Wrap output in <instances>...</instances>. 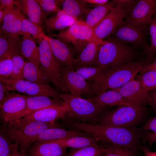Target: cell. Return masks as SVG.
<instances>
[{
	"instance_id": "15",
	"label": "cell",
	"mask_w": 156,
	"mask_h": 156,
	"mask_svg": "<svg viewBox=\"0 0 156 156\" xmlns=\"http://www.w3.org/2000/svg\"><path fill=\"white\" fill-rule=\"evenodd\" d=\"M67 112L65 106L48 107L12 121L11 123L14 125L21 126L32 122H54L59 119L64 118Z\"/></svg>"
},
{
	"instance_id": "27",
	"label": "cell",
	"mask_w": 156,
	"mask_h": 156,
	"mask_svg": "<svg viewBox=\"0 0 156 156\" xmlns=\"http://www.w3.org/2000/svg\"><path fill=\"white\" fill-rule=\"evenodd\" d=\"M103 42L89 43L76 58L74 68L96 66L99 47Z\"/></svg>"
},
{
	"instance_id": "49",
	"label": "cell",
	"mask_w": 156,
	"mask_h": 156,
	"mask_svg": "<svg viewBox=\"0 0 156 156\" xmlns=\"http://www.w3.org/2000/svg\"><path fill=\"white\" fill-rule=\"evenodd\" d=\"M5 14V13L4 11L3 8L0 7V23H3V19L4 16Z\"/></svg>"
},
{
	"instance_id": "30",
	"label": "cell",
	"mask_w": 156,
	"mask_h": 156,
	"mask_svg": "<svg viewBox=\"0 0 156 156\" xmlns=\"http://www.w3.org/2000/svg\"><path fill=\"white\" fill-rule=\"evenodd\" d=\"M23 79L34 83L48 85L50 80L40 66L28 61H26L23 74Z\"/></svg>"
},
{
	"instance_id": "17",
	"label": "cell",
	"mask_w": 156,
	"mask_h": 156,
	"mask_svg": "<svg viewBox=\"0 0 156 156\" xmlns=\"http://www.w3.org/2000/svg\"><path fill=\"white\" fill-rule=\"evenodd\" d=\"M115 90L125 99L134 104L140 106L149 104L148 91L144 90L134 79Z\"/></svg>"
},
{
	"instance_id": "20",
	"label": "cell",
	"mask_w": 156,
	"mask_h": 156,
	"mask_svg": "<svg viewBox=\"0 0 156 156\" xmlns=\"http://www.w3.org/2000/svg\"><path fill=\"white\" fill-rule=\"evenodd\" d=\"M66 149L55 142L38 141L31 144L26 154L27 156H63Z\"/></svg>"
},
{
	"instance_id": "37",
	"label": "cell",
	"mask_w": 156,
	"mask_h": 156,
	"mask_svg": "<svg viewBox=\"0 0 156 156\" xmlns=\"http://www.w3.org/2000/svg\"><path fill=\"white\" fill-rule=\"evenodd\" d=\"M23 56L16 55L11 58L13 67L10 79L16 80L23 79V72L26 62Z\"/></svg>"
},
{
	"instance_id": "12",
	"label": "cell",
	"mask_w": 156,
	"mask_h": 156,
	"mask_svg": "<svg viewBox=\"0 0 156 156\" xmlns=\"http://www.w3.org/2000/svg\"><path fill=\"white\" fill-rule=\"evenodd\" d=\"M2 82L9 91H16L29 96H45L60 98L61 94L49 85L34 83L23 79H9Z\"/></svg>"
},
{
	"instance_id": "42",
	"label": "cell",
	"mask_w": 156,
	"mask_h": 156,
	"mask_svg": "<svg viewBox=\"0 0 156 156\" xmlns=\"http://www.w3.org/2000/svg\"><path fill=\"white\" fill-rule=\"evenodd\" d=\"M10 144L1 129L0 132V156H10Z\"/></svg>"
},
{
	"instance_id": "23",
	"label": "cell",
	"mask_w": 156,
	"mask_h": 156,
	"mask_svg": "<svg viewBox=\"0 0 156 156\" xmlns=\"http://www.w3.org/2000/svg\"><path fill=\"white\" fill-rule=\"evenodd\" d=\"M78 21L61 10L55 15L47 18L41 27L48 32L55 31H61L70 27Z\"/></svg>"
},
{
	"instance_id": "14",
	"label": "cell",
	"mask_w": 156,
	"mask_h": 156,
	"mask_svg": "<svg viewBox=\"0 0 156 156\" xmlns=\"http://www.w3.org/2000/svg\"><path fill=\"white\" fill-rule=\"evenodd\" d=\"M145 33L125 21L115 30L112 37L127 44H131L135 49L140 48L147 55L150 46L147 44Z\"/></svg>"
},
{
	"instance_id": "26",
	"label": "cell",
	"mask_w": 156,
	"mask_h": 156,
	"mask_svg": "<svg viewBox=\"0 0 156 156\" xmlns=\"http://www.w3.org/2000/svg\"><path fill=\"white\" fill-rule=\"evenodd\" d=\"M18 1L19 9L28 19L36 24L42 26L47 15L43 12L36 0H20Z\"/></svg>"
},
{
	"instance_id": "8",
	"label": "cell",
	"mask_w": 156,
	"mask_h": 156,
	"mask_svg": "<svg viewBox=\"0 0 156 156\" xmlns=\"http://www.w3.org/2000/svg\"><path fill=\"white\" fill-rule=\"evenodd\" d=\"M47 36L37 41L39 44L40 65L49 77L51 82L59 92L67 93L68 90L62 84L61 72L64 67L56 59L51 51Z\"/></svg>"
},
{
	"instance_id": "29",
	"label": "cell",
	"mask_w": 156,
	"mask_h": 156,
	"mask_svg": "<svg viewBox=\"0 0 156 156\" xmlns=\"http://www.w3.org/2000/svg\"><path fill=\"white\" fill-rule=\"evenodd\" d=\"M61 5L63 10L78 21H84L92 9L82 0H62Z\"/></svg>"
},
{
	"instance_id": "28",
	"label": "cell",
	"mask_w": 156,
	"mask_h": 156,
	"mask_svg": "<svg viewBox=\"0 0 156 156\" xmlns=\"http://www.w3.org/2000/svg\"><path fill=\"white\" fill-rule=\"evenodd\" d=\"M118 4L117 0L109 1L105 4L92 9L85 18L84 22L93 29L105 19L110 10Z\"/></svg>"
},
{
	"instance_id": "25",
	"label": "cell",
	"mask_w": 156,
	"mask_h": 156,
	"mask_svg": "<svg viewBox=\"0 0 156 156\" xmlns=\"http://www.w3.org/2000/svg\"><path fill=\"white\" fill-rule=\"evenodd\" d=\"M75 69L77 73L94 87L96 94L101 92L104 76L101 68L95 66L80 67Z\"/></svg>"
},
{
	"instance_id": "32",
	"label": "cell",
	"mask_w": 156,
	"mask_h": 156,
	"mask_svg": "<svg viewBox=\"0 0 156 156\" xmlns=\"http://www.w3.org/2000/svg\"><path fill=\"white\" fill-rule=\"evenodd\" d=\"M19 35L22 36L23 38L29 39L35 41L46 36L41 26L34 23L25 16L22 21Z\"/></svg>"
},
{
	"instance_id": "47",
	"label": "cell",
	"mask_w": 156,
	"mask_h": 156,
	"mask_svg": "<svg viewBox=\"0 0 156 156\" xmlns=\"http://www.w3.org/2000/svg\"><path fill=\"white\" fill-rule=\"evenodd\" d=\"M89 6L94 7L105 4L109 1L108 0H82Z\"/></svg>"
},
{
	"instance_id": "41",
	"label": "cell",
	"mask_w": 156,
	"mask_h": 156,
	"mask_svg": "<svg viewBox=\"0 0 156 156\" xmlns=\"http://www.w3.org/2000/svg\"><path fill=\"white\" fill-rule=\"evenodd\" d=\"M42 10L47 15L49 14L56 13L60 10L58 7V4H61L62 0H36Z\"/></svg>"
},
{
	"instance_id": "16",
	"label": "cell",
	"mask_w": 156,
	"mask_h": 156,
	"mask_svg": "<svg viewBox=\"0 0 156 156\" xmlns=\"http://www.w3.org/2000/svg\"><path fill=\"white\" fill-rule=\"evenodd\" d=\"M51 51L56 59L61 64L74 68L76 55L74 46L58 38L47 37Z\"/></svg>"
},
{
	"instance_id": "3",
	"label": "cell",
	"mask_w": 156,
	"mask_h": 156,
	"mask_svg": "<svg viewBox=\"0 0 156 156\" xmlns=\"http://www.w3.org/2000/svg\"><path fill=\"white\" fill-rule=\"evenodd\" d=\"M147 110L144 106L122 105L100 115L98 124L124 128L133 127L144 118Z\"/></svg>"
},
{
	"instance_id": "6",
	"label": "cell",
	"mask_w": 156,
	"mask_h": 156,
	"mask_svg": "<svg viewBox=\"0 0 156 156\" xmlns=\"http://www.w3.org/2000/svg\"><path fill=\"white\" fill-rule=\"evenodd\" d=\"M146 64L145 59L141 58L125 65L103 69L104 79L101 92L108 89H115L122 86L134 79Z\"/></svg>"
},
{
	"instance_id": "39",
	"label": "cell",
	"mask_w": 156,
	"mask_h": 156,
	"mask_svg": "<svg viewBox=\"0 0 156 156\" xmlns=\"http://www.w3.org/2000/svg\"><path fill=\"white\" fill-rule=\"evenodd\" d=\"M13 67L11 58L0 59V81L4 82L10 79Z\"/></svg>"
},
{
	"instance_id": "45",
	"label": "cell",
	"mask_w": 156,
	"mask_h": 156,
	"mask_svg": "<svg viewBox=\"0 0 156 156\" xmlns=\"http://www.w3.org/2000/svg\"><path fill=\"white\" fill-rule=\"evenodd\" d=\"M149 104L156 111V89L148 91Z\"/></svg>"
},
{
	"instance_id": "9",
	"label": "cell",
	"mask_w": 156,
	"mask_h": 156,
	"mask_svg": "<svg viewBox=\"0 0 156 156\" xmlns=\"http://www.w3.org/2000/svg\"><path fill=\"white\" fill-rule=\"evenodd\" d=\"M156 15V0H135L128 7L125 21L146 32L149 22Z\"/></svg>"
},
{
	"instance_id": "4",
	"label": "cell",
	"mask_w": 156,
	"mask_h": 156,
	"mask_svg": "<svg viewBox=\"0 0 156 156\" xmlns=\"http://www.w3.org/2000/svg\"><path fill=\"white\" fill-rule=\"evenodd\" d=\"M55 122L45 123L32 122L18 126L4 125L2 129L5 135L11 143H16L22 153H26L31 145L32 139L39 133L50 128L61 127Z\"/></svg>"
},
{
	"instance_id": "38",
	"label": "cell",
	"mask_w": 156,
	"mask_h": 156,
	"mask_svg": "<svg viewBox=\"0 0 156 156\" xmlns=\"http://www.w3.org/2000/svg\"><path fill=\"white\" fill-rule=\"evenodd\" d=\"M101 156H136L133 149L111 144L105 148Z\"/></svg>"
},
{
	"instance_id": "50",
	"label": "cell",
	"mask_w": 156,
	"mask_h": 156,
	"mask_svg": "<svg viewBox=\"0 0 156 156\" xmlns=\"http://www.w3.org/2000/svg\"><path fill=\"white\" fill-rule=\"evenodd\" d=\"M144 153L145 156H156V152H153L149 151L145 149Z\"/></svg>"
},
{
	"instance_id": "19",
	"label": "cell",
	"mask_w": 156,
	"mask_h": 156,
	"mask_svg": "<svg viewBox=\"0 0 156 156\" xmlns=\"http://www.w3.org/2000/svg\"><path fill=\"white\" fill-rule=\"evenodd\" d=\"M86 132L77 129L67 130L62 127L48 128L34 137L31 142V145L38 141H49L64 139L78 135H89Z\"/></svg>"
},
{
	"instance_id": "7",
	"label": "cell",
	"mask_w": 156,
	"mask_h": 156,
	"mask_svg": "<svg viewBox=\"0 0 156 156\" xmlns=\"http://www.w3.org/2000/svg\"><path fill=\"white\" fill-rule=\"evenodd\" d=\"M51 36L64 42L71 44L75 49L76 54H79L89 42L93 41L102 42L96 36L94 29L84 21H79L70 27Z\"/></svg>"
},
{
	"instance_id": "48",
	"label": "cell",
	"mask_w": 156,
	"mask_h": 156,
	"mask_svg": "<svg viewBox=\"0 0 156 156\" xmlns=\"http://www.w3.org/2000/svg\"><path fill=\"white\" fill-rule=\"evenodd\" d=\"M149 70L156 71V59L152 62L145 65L139 72V74H142Z\"/></svg>"
},
{
	"instance_id": "36",
	"label": "cell",
	"mask_w": 156,
	"mask_h": 156,
	"mask_svg": "<svg viewBox=\"0 0 156 156\" xmlns=\"http://www.w3.org/2000/svg\"><path fill=\"white\" fill-rule=\"evenodd\" d=\"M148 29L151 36V45L148 54L145 59L146 64L150 63L156 53V16L151 19Z\"/></svg>"
},
{
	"instance_id": "24",
	"label": "cell",
	"mask_w": 156,
	"mask_h": 156,
	"mask_svg": "<svg viewBox=\"0 0 156 156\" xmlns=\"http://www.w3.org/2000/svg\"><path fill=\"white\" fill-rule=\"evenodd\" d=\"M21 41L0 31V59L11 58L16 55L23 56L21 50Z\"/></svg>"
},
{
	"instance_id": "43",
	"label": "cell",
	"mask_w": 156,
	"mask_h": 156,
	"mask_svg": "<svg viewBox=\"0 0 156 156\" xmlns=\"http://www.w3.org/2000/svg\"><path fill=\"white\" fill-rule=\"evenodd\" d=\"M15 5H18V0H0V7L3 8L5 14L8 11L14 8H15L14 7Z\"/></svg>"
},
{
	"instance_id": "31",
	"label": "cell",
	"mask_w": 156,
	"mask_h": 156,
	"mask_svg": "<svg viewBox=\"0 0 156 156\" xmlns=\"http://www.w3.org/2000/svg\"><path fill=\"white\" fill-rule=\"evenodd\" d=\"M59 144L66 148H79L98 144V142L94 137L90 135H78L51 141Z\"/></svg>"
},
{
	"instance_id": "18",
	"label": "cell",
	"mask_w": 156,
	"mask_h": 156,
	"mask_svg": "<svg viewBox=\"0 0 156 156\" xmlns=\"http://www.w3.org/2000/svg\"><path fill=\"white\" fill-rule=\"evenodd\" d=\"M88 99L90 100L99 107L102 108H106L109 106L136 105L126 99L115 89H111L100 92Z\"/></svg>"
},
{
	"instance_id": "10",
	"label": "cell",
	"mask_w": 156,
	"mask_h": 156,
	"mask_svg": "<svg viewBox=\"0 0 156 156\" xmlns=\"http://www.w3.org/2000/svg\"><path fill=\"white\" fill-rule=\"evenodd\" d=\"M118 4L109 11L103 21L94 29L95 35L99 40L108 38L124 20L128 7L134 0H117Z\"/></svg>"
},
{
	"instance_id": "2",
	"label": "cell",
	"mask_w": 156,
	"mask_h": 156,
	"mask_svg": "<svg viewBox=\"0 0 156 156\" xmlns=\"http://www.w3.org/2000/svg\"><path fill=\"white\" fill-rule=\"evenodd\" d=\"M134 49L110 36L100 45L96 66L103 70L134 62L137 56Z\"/></svg>"
},
{
	"instance_id": "13",
	"label": "cell",
	"mask_w": 156,
	"mask_h": 156,
	"mask_svg": "<svg viewBox=\"0 0 156 156\" xmlns=\"http://www.w3.org/2000/svg\"><path fill=\"white\" fill-rule=\"evenodd\" d=\"M27 96L7 91L6 97L0 105L1 120L4 124L21 118L26 108Z\"/></svg>"
},
{
	"instance_id": "33",
	"label": "cell",
	"mask_w": 156,
	"mask_h": 156,
	"mask_svg": "<svg viewBox=\"0 0 156 156\" xmlns=\"http://www.w3.org/2000/svg\"><path fill=\"white\" fill-rule=\"evenodd\" d=\"M21 50L23 56L38 66H40L38 46L36 41L23 38L21 42Z\"/></svg>"
},
{
	"instance_id": "5",
	"label": "cell",
	"mask_w": 156,
	"mask_h": 156,
	"mask_svg": "<svg viewBox=\"0 0 156 156\" xmlns=\"http://www.w3.org/2000/svg\"><path fill=\"white\" fill-rule=\"evenodd\" d=\"M60 99L70 115L88 124H95L106 108L99 107L89 99L70 93L61 94Z\"/></svg>"
},
{
	"instance_id": "44",
	"label": "cell",
	"mask_w": 156,
	"mask_h": 156,
	"mask_svg": "<svg viewBox=\"0 0 156 156\" xmlns=\"http://www.w3.org/2000/svg\"><path fill=\"white\" fill-rule=\"evenodd\" d=\"M10 156H27L26 153H21L16 143L10 144Z\"/></svg>"
},
{
	"instance_id": "1",
	"label": "cell",
	"mask_w": 156,
	"mask_h": 156,
	"mask_svg": "<svg viewBox=\"0 0 156 156\" xmlns=\"http://www.w3.org/2000/svg\"><path fill=\"white\" fill-rule=\"evenodd\" d=\"M67 125L87 133L95 137L98 141L133 149L140 140L138 131L134 127L124 128L92 124L77 121H68Z\"/></svg>"
},
{
	"instance_id": "22",
	"label": "cell",
	"mask_w": 156,
	"mask_h": 156,
	"mask_svg": "<svg viewBox=\"0 0 156 156\" xmlns=\"http://www.w3.org/2000/svg\"><path fill=\"white\" fill-rule=\"evenodd\" d=\"M65 106L60 99L45 96H29L27 95L26 109L21 118L34 112L45 107Z\"/></svg>"
},
{
	"instance_id": "21",
	"label": "cell",
	"mask_w": 156,
	"mask_h": 156,
	"mask_svg": "<svg viewBox=\"0 0 156 156\" xmlns=\"http://www.w3.org/2000/svg\"><path fill=\"white\" fill-rule=\"evenodd\" d=\"M24 16L18 7L8 11L4 16L0 31L12 37H20L22 21Z\"/></svg>"
},
{
	"instance_id": "11",
	"label": "cell",
	"mask_w": 156,
	"mask_h": 156,
	"mask_svg": "<svg viewBox=\"0 0 156 156\" xmlns=\"http://www.w3.org/2000/svg\"><path fill=\"white\" fill-rule=\"evenodd\" d=\"M61 77L62 85L73 95L88 99L96 94L94 87L77 73L73 67H64Z\"/></svg>"
},
{
	"instance_id": "35",
	"label": "cell",
	"mask_w": 156,
	"mask_h": 156,
	"mask_svg": "<svg viewBox=\"0 0 156 156\" xmlns=\"http://www.w3.org/2000/svg\"><path fill=\"white\" fill-rule=\"evenodd\" d=\"M134 79L147 91L156 89V71L149 70L137 75Z\"/></svg>"
},
{
	"instance_id": "46",
	"label": "cell",
	"mask_w": 156,
	"mask_h": 156,
	"mask_svg": "<svg viewBox=\"0 0 156 156\" xmlns=\"http://www.w3.org/2000/svg\"><path fill=\"white\" fill-rule=\"evenodd\" d=\"M7 91H8L5 84L0 81V105H2L6 98Z\"/></svg>"
},
{
	"instance_id": "34",
	"label": "cell",
	"mask_w": 156,
	"mask_h": 156,
	"mask_svg": "<svg viewBox=\"0 0 156 156\" xmlns=\"http://www.w3.org/2000/svg\"><path fill=\"white\" fill-rule=\"evenodd\" d=\"M105 149L98 144L79 148H71L64 156H101Z\"/></svg>"
},
{
	"instance_id": "40",
	"label": "cell",
	"mask_w": 156,
	"mask_h": 156,
	"mask_svg": "<svg viewBox=\"0 0 156 156\" xmlns=\"http://www.w3.org/2000/svg\"><path fill=\"white\" fill-rule=\"evenodd\" d=\"M142 129L148 131L145 138L151 145L156 143V116L149 120L143 126Z\"/></svg>"
}]
</instances>
